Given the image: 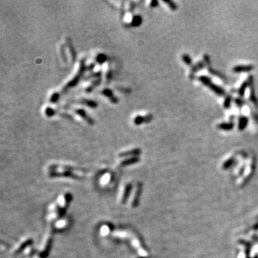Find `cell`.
Instances as JSON below:
<instances>
[{
  "mask_svg": "<svg viewBox=\"0 0 258 258\" xmlns=\"http://www.w3.org/2000/svg\"><path fill=\"white\" fill-rule=\"evenodd\" d=\"M198 80H199V81L201 82L203 85L208 87L209 89L212 90L214 93H216V94L218 95V96H222L225 95L226 93L225 90H224L223 88H221V87H219V85L213 83L210 77L206 76V75H201V76L198 77Z\"/></svg>",
  "mask_w": 258,
  "mask_h": 258,
  "instance_id": "6da1fadb",
  "label": "cell"
},
{
  "mask_svg": "<svg viewBox=\"0 0 258 258\" xmlns=\"http://www.w3.org/2000/svg\"><path fill=\"white\" fill-rule=\"evenodd\" d=\"M253 83V77L249 76L245 80V82H243L242 84L241 85V86L240 87L238 90V94L240 95V96L243 97L244 96L245 91H246V89L248 88V86H250V85L252 83Z\"/></svg>",
  "mask_w": 258,
  "mask_h": 258,
  "instance_id": "7a4b0ae2",
  "label": "cell"
},
{
  "mask_svg": "<svg viewBox=\"0 0 258 258\" xmlns=\"http://www.w3.org/2000/svg\"><path fill=\"white\" fill-rule=\"evenodd\" d=\"M80 71H79L78 73L77 74L76 76L74 77V78L72 79V80L70 82V83H68V84H67V85H65V87H64V89H63L64 91H66L67 90L70 89V88H72V87H73L75 85H76V84L77 83V82L79 81V77L81 76V75L83 74V62H82L81 67H80Z\"/></svg>",
  "mask_w": 258,
  "mask_h": 258,
  "instance_id": "3957f363",
  "label": "cell"
},
{
  "mask_svg": "<svg viewBox=\"0 0 258 258\" xmlns=\"http://www.w3.org/2000/svg\"><path fill=\"white\" fill-rule=\"evenodd\" d=\"M75 113H76L79 116H80L85 121L88 123V124H90V125H93V124H94V120H93V119L91 118L84 110L77 109L75 110Z\"/></svg>",
  "mask_w": 258,
  "mask_h": 258,
  "instance_id": "277c9868",
  "label": "cell"
},
{
  "mask_svg": "<svg viewBox=\"0 0 258 258\" xmlns=\"http://www.w3.org/2000/svg\"><path fill=\"white\" fill-rule=\"evenodd\" d=\"M254 69V66L252 64L247 65H237L233 67L232 70L235 72H250Z\"/></svg>",
  "mask_w": 258,
  "mask_h": 258,
  "instance_id": "5b68a950",
  "label": "cell"
},
{
  "mask_svg": "<svg viewBox=\"0 0 258 258\" xmlns=\"http://www.w3.org/2000/svg\"><path fill=\"white\" fill-rule=\"evenodd\" d=\"M153 116L151 115H148L145 117L143 116H137L136 118L134 119V123L136 125H140V124L143 123H148L150 122L152 119Z\"/></svg>",
  "mask_w": 258,
  "mask_h": 258,
  "instance_id": "8992f818",
  "label": "cell"
},
{
  "mask_svg": "<svg viewBox=\"0 0 258 258\" xmlns=\"http://www.w3.org/2000/svg\"><path fill=\"white\" fill-rule=\"evenodd\" d=\"M248 122V118H247L246 116H241L239 119V124H238V129L240 130H243L247 126Z\"/></svg>",
  "mask_w": 258,
  "mask_h": 258,
  "instance_id": "52a82bcc",
  "label": "cell"
},
{
  "mask_svg": "<svg viewBox=\"0 0 258 258\" xmlns=\"http://www.w3.org/2000/svg\"><path fill=\"white\" fill-rule=\"evenodd\" d=\"M103 94H104L106 97H108V98L113 103H118V99L116 98V97L113 94V92L109 89H105L102 91Z\"/></svg>",
  "mask_w": 258,
  "mask_h": 258,
  "instance_id": "ba28073f",
  "label": "cell"
},
{
  "mask_svg": "<svg viewBox=\"0 0 258 258\" xmlns=\"http://www.w3.org/2000/svg\"><path fill=\"white\" fill-rule=\"evenodd\" d=\"M78 103V104H83L85 105V106H88L89 107H92V108H96L97 107V103L95 102V101H91V100H87V99H80L79 101H75Z\"/></svg>",
  "mask_w": 258,
  "mask_h": 258,
  "instance_id": "9c48e42d",
  "label": "cell"
},
{
  "mask_svg": "<svg viewBox=\"0 0 258 258\" xmlns=\"http://www.w3.org/2000/svg\"><path fill=\"white\" fill-rule=\"evenodd\" d=\"M204 66H205V63H204V61H203V62H197V63L195 64V65L192 67V69H191V73H190V77L194 75V74L196 73V72H197L199 70H201Z\"/></svg>",
  "mask_w": 258,
  "mask_h": 258,
  "instance_id": "30bf717a",
  "label": "cell"
},
{
  "mask_svg": "<svg viewBox=\"0 0 258 258\" xmlns=\"http://www.w3.org/2000/svg\"><path fill=\"white\" fill-rule=\"evenodd\" d=\"M234 126H235V125H234V123L232 122L222 123L219 124L217 125V128L225 130H231L233 129Z\"/></svg>",
  "mask_w": 258,
  "mask_h": 258,
  "instance_id": "8fae6325",
  "label": "cell"
},
{
  "mask_svg": "<svg viewBox=\"0 0 258 258\" xmlns=\"http://www.w3.org/2000/svg\"><path fill=\"white\" fill-rule=\"evenodd\" d=\"M66 42H67V46H68L69 50H70V54H71V56H72V61L74 62V61L75 60V58H76V55H75V50H74V48H73V47H72V43H71L70 39L67 38Z\"/></svg>",
  "mask_w": 258,
  "mask_h": 258,
  "instance_id": "7c38bea8",
  "label": "cell"
},
{
  "mask_svg": "<svg viewBox=\"0 0 258 258\" xmlns=\"http://www.w3.org/2000/svg\"><path fill=\"white\" fill-rule=\"evenodd\" d=\"M232 101V97L231 95H229V96H226L225 101H224V104H223L224 108L226 109L229 108L231 106Z\"/></svg>",
  "mask_w": 258,
  "mask_h": 258,
  "instance_id": "4fadbf2b",
  "label": "cell"
},
{
  "mask_svg": "<svg viewBox=\"0 0 258 258\" xmlns=\"http://www.w3.org/2000/svg\"><path fill=\"white\" fill-rule=\"evenodd\" d=\"M182 58V60L183 62H185V64L188 66H191L192 64V60H191V57H190L189 55L187 54H184L183 55L181 56Z\"/></svg>",
  "mask_w": 258,
  "mask_h": 258,
  "instance_id": "5bb4252c",
  "label": "cell"
},
{
  "mask_svg": "<svg viewBox=\"0 0 258 258\" xmlns=\"http://www.w3.org/2000/svg\"><path fill=\"white\" fill-rule=\"evenodd\" d=\"M142 22V19L140 16H135L133 17V22H132V25L133 26H138L139 25H141V23Z\"/></svg>",
  "mask_w": 258,
  "mask_h": 258,
  "instance_id": "9a60e30c",
  "label": "cell"
},
{
  "mask_svg": "<svg viewBox=\"0 0 258 258\" xmlns=\"http://www.w3.org/2000/svg\"><path fill=\"white\" fill-rule=\"evenodd\" d=\"M164 2L167 4L168 6H169V8H170L171 9H172V10H176V9H177V5L174 2V1H168V0L167 1H165V0H164Z\"/></svg>",
  "mask_w": 258,
  "mask_h": 258,
  "instance_id": "2e32d148",
  "label": "cell"
},
{
  "mask_svg": "<svg viewBox=\"0 0 258 258\" xmlns=\"http://www.w3.org/2000/svg\"><path fill=\"white\" fill-rule=\"evenodd\" d=\"M252 86H253V83L250 85V87H251V89H250V91H251V93H250V100H251L252 101L253 103H254V104H256V103H257V100H256L255 95H254V88H253Z\"/></svg>",
  "mask_w": 258,
  "mask_h": 258,
  "instance_id": "e0dca14e",
  "label": "cell"
},
{
  "mask_svg": "<svg viewBox=\"0 0 258 258\" xmlns=\"http://www.w3.org/2000/svg\"><path fill=\"white\" fill-rule=\"evenodd\" d=\"M140 151H140L139 149H134V150H133V151H129V152H124V153H123V154H120V156H130V155H131V154L136 155V154H139Z\"/></svg>",
  "mask_w": 258,
  "mask_h": 258,
  "instance_id": "ac0fdd59",
  "label": "cell"
},
{
  "mask_svg": "<svg viewBox=\"0 0 258 258\" xmlns=\"http://www.w3.org/2000/svg\"><path fill=\"white\" fill-rule=\"evenodd\" d=\"M235 103H236V105L238 106L239 108H242L243 106V105L245 104L244 101H243V100L242 99V98H235Z\"/></svg>",
  "mask_w": 258,
  "mask_h": 258,
  "instance_id": "d6986e66",
  "label": "cell"
},
{
  "mask_svg": "<svg viewBox=\"0 0 258 258\" xmlns=\"http://www.w3.org/2000/svg\"><path fill=\"white\" fill-rule=\"evenodd\" d=\"M45 113H46L47 116H53V114H54V111H53V110L51 108H47L46 111H45Z\"/></svg>",
  "mask_w": 258,
  "mask_h": 258,
  "instance_id": "ffe728a7",
  "label": "cell"
},
{
  "mask_svg": "<svg viewBox=\"0 0 258 258\" xmlns=\"http://www.w3.org/2000/svg\"><path fill=\"white\" fill-rule=\"evenodd\" d=\"M105 60H106V57H105L104 55H100L98 56V57L97 58V61H98V62H103Z\"/></svg>",
  "mask_w": 258,
  "mask_h": 258,
  "instance_id": "44dd1931",
  "label": "cell"
},
{
  "mask_svg": "<svg viewBox=\"0 0 258 258\" xmlns=\"http://www.w3.org/2000/svg\"><path fill=\"white\" fill-rule=\"evenodd\" d=\"M158 5V1H151V6H153V7H155V6H157Z\"/></svg>",
  "mask_w": 258,
  "mask_h": 258,
  "instance_id": "7402d4cb",
  "label": "cell"
}]
</instances>
